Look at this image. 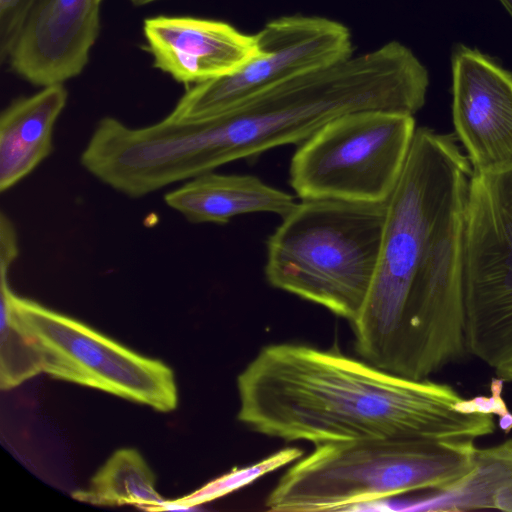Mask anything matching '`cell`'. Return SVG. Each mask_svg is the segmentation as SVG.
Instances as JSON below:
<instances>
[{
    "mask_svg": "<svg viewBox=\"0 0 512 512\" xmlns=\"http://www.w3.org/2000/svg\"><path fill=\"white\" fill-rule=\"evenodd\" d=\"M39 0H0V55L8 56Z\"/></svg>",
    "mask_w": 512,
    "mask_h": 512,
    "instance_id": "18",
    "label": "cell"
},
{
    "mask_svg": "<svg viewBox=\"0 0 512 512\" xmlns=\"http://www.w3.org/2000/svg\"><path fill=\"white\" fill-rule=\"evenodd\" d=\"M405 509L442 512L496 509L512 512V438L489 447L476 446L473 466L467 474Z\"/></svg>",
    "mask_w": 512,
    "mask_h": 512,
    "instance_id": "14",
    "label": "cell"
},
{
    "mask_svg": "<svg viewBox=\"0 0 512 512\" xmlns=\"http://www.w3.org/2000/svg\"><path fill=\"white\" fill-rule=\"evenodd\" d=\"M255 37L257 56L233 74L189 86L168 117L197 120L218 115L265 88L353 55L349 28L321 16H281L267 22Z\"/></svg>",
    "mask_w": 512,
    "mask_h": 512,
    "instance_id": "8",
    "label": "cell"
},
{
    "mask_svg": "<svg viewBox=\"0 0 512 512\" xmlns=\"http://www.w3.org/2000/svg\"><path fill=\"white\" fill-rule=\"evenodd\" d=\"M64 84L14 100L0 117V190L11 189L53 150V130L64 110Z\"/></svg>",
    "mask_w": 512,
    "mask_h": 512,
    "instance_id": "13",
    "label": "cell"
},
{
    "mask_svg": "<svg viewBox=\"0 0 512 512\" xmlns=\"http://www.w3.org/2000/svg\"><path fill=\"white\" fill-rule=\"evenodd\" d=\"M129 1L135 6H143V5H147V4L159 1V0H129Z\"/></svg>",
    "mask_w": 512,
    "mask_h": 512,
    "instance_id": "20",
    "label": "cell"
},
{
    "mask_svg": "<svg viewBox=\"0 0 512 512\" xmlns=\"http://www.w3.org/2000/svg\"><path fill=\"white\" fill-rule=\"evenodd\" d=\"M16 312L41 352L43 372L169 412L178 403L174 373L90 326L15 293Z\"/></svg>",
    "mask_w": 512,
    "mask_h": 512,
    "instance_id": "7",
    "label": "cell"
},
{
    "mask_svg": "<svg viewBox=\"0 0 512 512\" xmlns=\"http://www.w3.org/2000/svg\"><path fill=\"white\" fill-rule=\"evenodd\" d=\"M100 3L102 2V0H98Z\"/></svg>",
    "mask_w": 512,
    "mask_h": 512,
    "instance_id": "22",
    "label": "cell"
},
{
    "mask_svg": "<svg viewBox=\"0 0 512 512\" xmlns=\"http://www.w3.org/2000/svg\"><path fill=\"white\" fill-rule=\"evenodd\" d=\"M301 454L302 451L298 449H287L275 455L274 457L269 458L263 463L254 465L251 468L233 471L218 479H215L203 487L197 489L196 491L184 497L178 498V501L193 509L197 505L221 497L226 493H229L234 489L247 484L249 481L268 470L277 468L283 463L289 462L291 460L298 459Z\"/></svg>",
    "mask_w": 512,
    "mask_h": 512,
    "instance_id": "17",
    "label": "cell"
},
{
    "mask_svg": "<svg viewBox=\"0 0 512 512\" xmlns=\"http://www.w3.org/2000/svg\"><path fill=\"white\" fill-rule=\"evenodd\" d=\"M473 170L456 137L416 129L388 200L380 255L352 327L359 356L426 379L469 355L463 252Z\"/></svg>",
    "mask_w": 512,
    "mask_h": 512,
    "instance_id": "1",
    "label": "cell"
},
{
    "mask_svg": "<svg viewBox=\"0 0 512 512\" xmlns=\"http://www.w3.org/2000/svg\"><path fill=\"white\" fill-rule=\"evenodd\" d=\"M386 202L302 200L267 241L265 277L351 324L376 273Z\"/></svg>",
    "mask_w": 512,
    "mask_h": 512,
    "instance_id": "4",
    "label": "cell"
},
{
    "mask_svg": "<svg viewBox=\"0 0 512 512\" xmlns=\"http://www.w3.org/2000/svg\"><path fill=\"white\" fill-rule=\"evenodd\" d=\"M10 265L0 264V386L9 390L43 372L37 343L19 318L9 285Z\"/></svg>",
    "mask_w": 512,
    "mask_h": 512,
    "instance_id": "16",
    "label": "cell"
},
{
    "mask_svg": "<svg viewBox=\"0 0 512 512\" xmlns=\"http://www.w3.org/2000/svg\"><path fill=\"white\" fill-rule=\"evenodd\" d=\"M509 15L512 17V0H499Z\"/></svg>",
    "mask_w": 512,
    "mask_h": 512,
    "instance_id": "19",
    "label": "cell"
},
{
    "mask_svg": "<svg viewBox=\"0 0 512 512\" xmlns=\"http://www.w3.org/2000/svg\"><path fill=\"white\" fill-rule=\"evenodd\" d=\"M237 418L260 434L314 445L357 439L472 440L492 414L467 412L452 386L316 347H263L237 377Z\"/></svg>",
    "mask_w": 512,
    "mask_h": 512,
    "instance_id": "2",
    "label": "cell"
},
{
    "mask_svg": "<svg viewBox=\"0 0 512 512\" xmlns=\"http://www.w3.org/2000/svg\"><path fill=\"white\" fill-rule=\"evenodd\" d=\"M156 478L142 455L133 448L115 451L91 478L87 488L72 493L93 505H133L153 511L164 499L156 491Z\"/></svg>",
    "mask_w": 512,
    "mask_h": 512,
    "instance_id": "15",
    "label": "cell"
},
{
    "mask_svg": "<svg viewBox=\"0 0 512 512\" xmlns=\"http://www.w3.org/2000/svg\"><path fill=\"white\" fill-rule=\"evenodd\" d=\"M143 34L153 66L188 87L233 74L259 53L255 34L219 20L159 15L144 20Z\"/></svg>",
    "mask_w": 512,
    "mask_h": 512,
    "instance_id": "11",
    "label": "cell"
},
{
    "mask_svg": "<svg viewBox=\"0 0 512 512\" xmlns=\"http://www.w3.org/2000/svg\"><path fill=\"white\" fill-rule=\"evenodd\" d=\"M98 0H39L8 56L12 70L46 87L78 76L100 30Z\"/></svg>",
    "mask_w": 512,
    "mask_h": 512,
    "instance_id": "10",
    "label": "cell"
},
{
    "mask_svg": "<svg viewBox=\"0 0 512 512\" xmlns=\"http://www.w3.org/2000/svg\"><path fill=\"white\" fill-rule=\"evenodd\" d=\"M451 64L453 124L472 170L512 164V73L463 45Z\"/></svg>",
    "mask_w": 512,
    "mask_h": 512,
    "instance_id": "9",
    "label": "cell"
},
{
    "mask_svg": "<svg viewBox=\"0 0 512 512\" xmlns=\"http://www.w3.org/2000/svg\"><path fill=\"white\" fill-rule=\"evenodd\" d=\"M414 115L362 110L338 116L299 144L290 185L301 200L386 202L416 132Z\"/></svg>",
    "mask_w": 512,
    "mask_h": 512,
    "instance_id": "5",
    "label": "cell"
},
{
    "mask_svg": "<svg viewBox=\"0 0 512 512\" xmlns=\"http://www.w3.org/2000/svg\"><path fill=\"white\" fill-rule=\"evenodd\" d=\"M501 379L504 381H512V368H510Z\"/></svg>",
    "mask_w": 512,
    "mask_h": 512,
    "instance_id": "21",
    "label": "cell"
},
{
    "mask_svg": "<svg viewBox=\"0 0 512 512\" xmlns=\"http://www.w3.org/2000/svg\"><path fill=\"white\" fill-rule=\"evenodd\" d=\"M475 441L357 439L315 445L269 493L270 511L348 510L420 490H442L473 466Z\"/></svg>",
    "mask_w": 512,
    "mask_h": 512,
    "instance_id": "3",
    "label": "cell"
},
{
    "mask_svg": "<svg viewBox=\"0 0 512 512\" xmlns=\"http://www.w3.org/2000/svg\"><path fill=\"white\" fill-rule=\"evenodd\" d=\"M468 353L495 370L512 368V164L472 174L463 252Z\"/></svg>",
    "mask_w": 512,
    "mask_h": 512,
    "instance_id": "6",
    "label": "cell"
},
{
    "mask_svg": "<svg viewBox=\"0 0 512 512\" xmlns=\"http://www.w3.org/2000/svg\"><path fill=\"white\" fill-rule=\"evenodd\" d=\"M167 206L192 223L225 224L249 213L285 216L296 202L292 195L252 175L208 172L188 180L164 197Z\"/></svg>",
    "mask_w": 512,
    "mask_h": 512,
    "instance_id": "12",
    "label": "cell"
}]
</instances>
